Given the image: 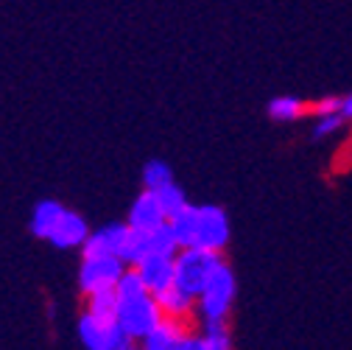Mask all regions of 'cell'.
Here are the masks:
<instances>
[{
    "instance_id": "6da1fadb",
    "label": "cell",
    "mask_w": 352,
    "mask_h": 350,
    "mask_svg": "<svg viewBox=\"0 0 352 350\" xmlns=\"http://www.w3.org/2000/svg\"><path fill=\"white\" fill-rule=\"evenodd\" d=\"M162 305L157 300L154 291H140V294H118V314L115 320L120 322V328L135 336L138 342H143L160 322H162Z\"/></svg>"
},
{
    "instance_id": "7a4b0ae2",
    "label": "cell",
    "mask_w": 352,
    "mask_h": 350,
    "mask_svg": "<svg viewBox=\"0 0 352 350\" xmlns=\"http://www.w3.org/2000/svg\"><path fill=\"white\" fill-rule=\"evenodd\" d=\"M224 264L221 252L215 249H201V247H182L176 252V286L185 289L188 294H193L199 300V294L204 291L207 280L212 278V272Z\"/></svg>"
},
{
    "instance_id": "3957f363",
    "label": "cell",
    "mask_w": 352,
    "mask_h": 350,
    "mask_svg": "<svg viewBox=\"0 0 352 350\" xmlns=\"http://www.w3.org/2000/svg\"><path fill=\"white\" fill-rule=\"evenodd\" d=\"M78 339L87 350H131L138 344V339L129 336L118 320H101L90 311H84L78 320Z\"/></svg>"
},
{
    "instance_id": "277c9868",
    "label": "cell",
    "mask_w": 352,
    "mask_h": 350,
    "mask_svg": "<svg viewBox=\"0 0 352 350\" xmlns=\"http://www.w3.org/2000/svg\"><path fill=\"white\" fill-rule=\"evenodd\" d=\"M235 291H238L235 275L224 260L207 280L204 291L199 294V317L201 320H227L232 302H235Z\"/></svg>"
},
{
    "instance_id": "5b68a950",
    "label": "cell",
    "mask_w": 352,
    "mask_h": 350,
    "mask_svg": "<svg viewBox=\"0 0 352 350\" xmlns=\"http://www.w3.org/2000/svg\"><path fill=\"white\" fill-rule=\"evenodd\" d=\"M129 269V264L120 255H81V269H78V289L84 294L98 291V289H109L118 286V280L123 278V272Z\"/></svg>"
},
{
    "instance_id": "8992f818",
    "label": "cell",
    "mask_w": 352,
    "mask_h": 350,
    "mask_svg": "<svg viewBox=\"0 0 352 350\" xmlns=\"http://www.w3.org/2000/svg\"><path fill=\"white\" fill-rule=\"evenodd\" d=\"M230 244V218L218 205H199L196 210V241L193 247L224 252Z\"/></svg>"
},
{
    "instance_id": "52a82bcc",
    "label": "cell",
    "mask_w": 352,
    "mask_h": 350,
    "mask_svg": "<svg viewBox=\"0 0 352 350\" xmlns=\"http://www.w3.org/2000/svg\"><path fill=\"white\" fill-rule=\"evenodd\" d=\"M129 236H131V225L129 222L104 225V227L90 233V238H87L84 247H81V255H107V252L120 255L126 241H129Z\"/></svg>"
},
{
    "instance_id": "ba28073f",
    "label": "cell",
    "mask_w": 352,
    "mask_h": 350,
    "mask_svg": "<svg viewBox=\"0 0 352 350\" xmlns=\"http://www.w3.org/2000/svg\"><path fill=\"white\" fill-rule=\"evenodd\" d=\"M148 291L160 294L165 289H170L176 283V255H160V252H151L148 258H143L138 264Z\"/></svg>"
},
{
    "instance_id": "9c48e42d",
    "label": "cell",
    "mask_w": 352,
    "mask_h": 350,
    "mask_svg": "<svg viewBox=\"0 0 352 350\" xmlns=\"http://www.w3.org/2000/svg\"><path fill=\"white\" fill-rule=\"evenodd\" d=\"M165 222H168V216H165V207H162L157 191L143 188V194L129 207V225L135 230H157Z\"/></svg>"
},
{
    "instance_id": "30bf717a",
    "label": "cell",
    "mask_w": 352,
    "mask_h": 350,
    "mask_svg": "<svg viewBox=\"0 0 352 350\" xmlns=\"http://www.w3.org/2000/svg\"><path fill=\"white\" fill-rule=\"evenodd\" d=\"M90 225H87V218L76 210H65L62 218L56 222V227L51 230L48 241L56 247V249H73V247H84V241L90 238Z\"/></svg>"
},
{
    "instance_id": "8fae6325",
    "label": "cell",
    "mask_w": 352,
    "mask_h": 350,
    "mask_svg": "<svg viewBox=\"0 0 352 350\" xmlns=\"http://www.w3.org/2000/svg\"><path fill=\"white\" fill-rule=\"evenodd\" d=\"M157 300H160V305H162V314H165V317L179 320V322H188V325H190V320H193V314H196V309H199V300H196L193 294H188L185 289H179L176 283H173L170 289L160 291Z\"/></svg>"
},
{
    "instance_id": "7c38bea8",
    "label": "cell",
    "mask_w": 352,
    "mask_h": 350,
    "mask_svg": "<svg viewBox=\"0 0 352 350\" xmlns=\"http://www.w3.org/2000/svg\"><path fill=\"white\" fill-rule=\"evenodd\" d=\"M193 331L188 322H179V320H170V317H162V322L140 342L146 350H179L185 333Z\"/></svg>"
},
{
    "instance_id": "4fadbf2b",
    "label": "cell",
    "mask_w": 352,
    "mask_h": 350,
    "mask_svg": "<svg viewBox=\"0 0 352 350\" xmlns=\"http://www.w3.org/2000/svg\"><path fill=\"white\" fill-rule=\"evenodd\" d=\"M65 210H67V207H65L62 202H56V199H42V202H36V205H34V213H31V233H34L36 238H48Z\"/></svg>"
},
{
    "instance_id": "5bb4252c",
    "label": "cell",
    "mask_w": 352,
    "mask_h": 350,
    "mask_svg": "<svg viewBox=\"0 0 352 350\" xmlns=\"http://www.w3.org/2000/svg\"><path fill=\"white\" fill-rule=\"evenodd\" d=\"M84 297H87V309L84 311H90V314H96L101 320H115V314H118V289L115 286L90 291Z\"/></svg>"
},
{
    "instance_id": "9a60e30c",
    "label": "cell",
    "mask_w": 352,
    "mask_h": 350,
    "mask_svg": "<svg viewBox=\"0 0 352 350\" xmlns=\"http://www.w3.org/2000/svg\"><path fill=\"white\" fill-rule=\"evenodd\" d=\"M201 339H204V350H230L232 347L227 320H201Z\"/></svg>"
},
{
    "instance_id": "2e32d148",
    "label": "cell",
    "mask_w": 352,
    "mask_h": 350,
    "mask_svg": "<svg viewBox=\"0 0 352 350\" xmlns=\"http://www.w3.org/2000/svg\"><path fill=\"white\" fill-rule=\"evenodd\" d=\"M266 112L274 121H299L307 112V104L302 99H296V96H277V99L269 101Z\"/></svg>"
},
{
    "instance_id": "e0dca14e",
    "label": "cell",
    "mask_w": 352,
    "mask_h": 350,
    "mask_svg": "<svg viewBox=\"0 0 352 350\" xmlns=\"http://www.w3.org/2000/svg\"><path fill=\"white\" fill-rule=\"evenodd\" d=\"M196 210H199V205H188L182 213H176L170 218L173 233L179 238V247H193V241H196Z\"/></svg>"
},
{
    "instance_id": "ac0fdd59",
    "label": "cell",
    "mask_w": 352,
    "mask_h": 350,
    "mask_svg": "<svg viewBox=\"0 0 352 350\" xmlns=\"http://www.w3.org/2000/svg\"><path fill=\"white\" fill-rule=\"evenodd\" d=\"M148 241H151V252H160V255H176L182 249L179 238H176V233H173L170 218L165 225H160L157 230H148Z\"/></svg>"
},
{
    "instance_id": "d6986e66",
    "label": "cell",
    "mask_w": 352,
    "mask_h": 350,
    "mask_svg": "<svg viewBox=\"0 0 352 350\" xmlns=\"http://www.w3.org/2000/svg\"><path fill=\"white\" fill-rule=\"evenodd\" d=\"M168 183H173V171H170L168 163H162V160H148V163L143 165V188L160 191V188L168 185Z\"/></svg>"
},
{
    "instance_id": "ffe728a7",
    "label": "cell",
    "mask_w": 352,
    "mask_h": 350,
    "mask_svg": "<svg viewBox=\"0 0 352 350\" xmlns=\"http://www.w3.org/2000/svg\"><path fill=\"white\" fill-rule=\"evenodd\" d=\"M157 196H160V202H162V207H165V216L168 218H173L176 213H182L190 202H188V196H185V191L176 185V183H168V185H162L160 191H157Z\"/></svg>"
},
{
    "instance_id": "44dd1931",
    "label": "cell",
    "mask_w": 352,
    "mask_h": 350,
    "mask_svg": "<svg viewBox=\"0 0 352 350\" xmlns=\"http://www.w3.org/2000/svg\"><path fill=\"white\" fill-rule=\"evenodd\" d=\"M346 123V118L341 115V112H333V115H319L316 118V126H314V138H327V135H333V132H338V129Z\"/></svg>"
},
{
    "instance_id": "7402d4cb",
    "label": "cell",
    "mask_w": 352,
    "mask_h": 350,
    "mask_svg": "<svg viewBox=\"0 0 352 350\" xmlns=\"http://www.w3.org/2000/svg\"><path fill=\"white\" fill-rule=\"evenodd\" d=\"M341 101L344 99H338V96H324V99H319L314 107H311V112L319 118V115H333V112H341Z\"/></svg>"
},
{
    "instance_id": "603a6c76",
    "label": "cell",
    "mask_w": 352,
    "mask_h": 350,
    "mask_svg": "<svg viewBox=\"0 0 352 350\" xmlns=\"http://www.w3.org/2000/svg\"><path fill=\"white\" fill-rule=\"evenodd\" d=\"M341 115H344L346 121H352V93L344 96V101H341Z\"/></svg>"
}]
</instances>
